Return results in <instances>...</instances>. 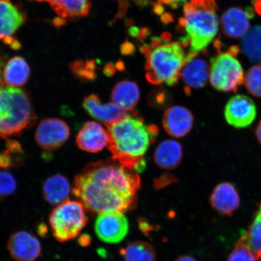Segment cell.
Wrapping results in <instances>:
<instances>
[{
  "instance_id": "obj_33",
  "label": "cell",
  "mask_w": 261,
  "mask_h": 261,
  "mask_svg": "<svg viewBox=\"0 0 261 261\" xmlns=\"http://www.w3.org/2000/svg\"><path fill=\"white\" fill-rule=\"evenodd\" d=\"M190 0H158L160 5H165L172 9H177L179 6L184 5Z\"/></svg>"
},
{
  "instance_id": "obj_21",
  "label": "cell",
  "mask_w": 261,
  "mask_h": 261,
  "mask_svg": "<svg viewBox=\"0 0 261 261\" xmlns=\"http://www.w3.org/2000/svg\"><path fill=\"white\" fill-rule=\"evenodd\" d=\"M140 91L138 85L130 81H123L116 85L112 90V99L126 112H132L139 102Z\"/></svg>"
},
{
  "instance_id": "obj_3",
  "label": "cell",
  "mask_w": 261,
  "mask_h": 261,
  "mask_svg": "<svg viewBox=\"0 0 261 261\" xmlns=\"http://www.w3.org/2000/svg\"><path fill=\"white\" fill-rule=\"evenodd\" d=\"M169 34L152 38L150 44L143 45L146 58L145 76L149 83L175 86L181 77L188 54L179 42H169Z\"/></svg>"
},
{
  "instance_id": "obj_26",
  "label": "cell",
  "mask_w": 261,
  "mask_h": 261,
  "mask_svg": "<svg viewBox=\"0 0 261 261\" xmlns=\"http://www.w3.org/2000/svg\"><path fill=\"white\" fill-rule=\"evenodd\" d=\"M242 48L250 60L261 62V25L250 29L244 36Z\"/></svg>"
},
{
  "instance_id": "obj_5",
  "label": "cell",
  "mask_w": 261,
  "mask_h": 261,
  "mask_svg": "<svg viewBox=\"0 0 261 261\" xmlns=\"http://www.w3.org/2000/svg\"><path fill=\"white\" fill-rule=\"evenodd\" d=\"M36 120L30 98L23 90L0 87V139L20 135L34 125Z\"/></svg>"
},
{
  "instance_id": "obj_8",
  "label": "cell",
  "mask_w": 261,
  "mask_h": 261,
  "mask_svg": "<svg viewBox=\"0 0 261 261\" xmlns=\"http://www.w3.org/2000/svg\"><path fill=\"white\" fill-rule=\"evenodd\" d=\"M128 221L121 212H109L98 215L94 230L99 239L104 243L117 244L128 234Z\"/></svg>"
},
{
  "instance_id": "obj_29",
  "label": "cell",
  "mask_w": 261,
  "mask_h": 261,
  "mask_svg": "<svg viewBox=\"0 0 261 261\" xmlns=\"http://www.w3.org/2000/svg\"><path fill=\"white\" fill-rule=\"evenodd\" d=\"M72 69L74 73L82 79L93 80L96 76V65L93 61L75 63L72 66Z\"/></svg>"
},
{
  "instance_id": "obj_14",
  "label": "cell",
  "mask_w": 261,
  "mask_h": 261,
  "mask_svg": "<svg viewBox=\"0 0 261 261\" xmlns=\"http://www.w3.org/2000/svg\"><path fill=\"white\" fill-rule=\"evenodd\" d=\"M194 116L187 108L174 106L165 111L163 126L168 135L180 138L191 132L193 127Z\"/></svg>"
},
{
  "instance_id": "obj_19",
  "label": "cell",
  "mask_w": 261,
  "mask_h": 261,
  "mask_svg": "<svg viewBox=\"0 0 261 261\" xmlns=\"http://www.w3.org/2000/svg\"><path fill=\"white\" fill-rule=\"evenodd\" d=\"M182 158V148L180 143L173 140H166L160 143L154 154L156 164L164 169L177 168Z\"/></svg>"
},
{
  "instance_id": "obj_7",
  "label": "cell",
  "mask_w": 261,
  "mask_h": 261,
  "mask_svg": "<svg viewBox=\"0 0 261 261\" xmlns=\"http://www.w3.org/2000/svg\"><path fill=\"white\" fill-rule=\"evenodd\" d=\"M239 48L232 47L211 59L210 82L215 89L236 93L244 83L243 68L237 58Z\"/></svg>"
},
{
  "instance_id": "obj_16",
  "label": "cell",
  "mask_w": 261,
  "mask_h": 261,
  "mask_svg": "<svg viewBox=\"0 0 261 261\" xmlns=\"http://www.w3.org/2000/svg\"><path fill=\"white\" fill-rule=\"evenodd\" d=\"M210 203L218 213L231 216L240 206V197L233 184L223 182L215 188L211 196Z\"/></svg>"
},
{
  "instance_id": "obj_23",
  "label": "cell",
  "mask_w": 261,
  "mask_h": 261,
  "mask_svg": "<svg viewBox=\"0 0 261 261\" xmlns=\"http://www.w3.org/2000/svg\"><path fill=\"white\" fill-rule=\"evenodd\" d=\"M46 2L57 14L63 18L83 17L89 14V0H35Z\"/></svg>"
},
{
  "instance_id": "obj_13",
  "label": "cell",
  "mask_w": 261,
  "mask_h": 261,
  "mask_svg": "<svg viewBox=\"0 0 261 261\" xmlns=\"http://www.w3.org/2000/svg\"><path fill=\"white\" fill-rule=\"evenodd\" d=\"M83 105L91 117L107 126L120 121L129 114L113 102L101 103L99 97L94 94L85 98Z\"/></svg>"
},
{
  "instance_id": "obj_15",
  "label": "cell",
  "mask_w": 261,
  "mask_h": 261,
  "mask_svg": "<svg viewBox=\"0 0 261 261\" xmlns=\"http://www.w3.org/2000/svg\"><path fill=\"white\" fill-rule=\"evenodd\" d=\"M76 140L80 149L91 153H97L109 145V132L99 123L88 122L78 133Z\"/></svg>"
},
{
  "instance_id": "obj_31",
  "label": "cell",
  "mask_w": 261,
  "mask_h": 261,
  "mask_svg": "<svg viewBox=\"0 0 261 261\" xmlns=\"http://www.w3.org/2000/svg\"><path fill=\"white\" fill-rule=\"evenodd\" d=\"M11 154L8 150L0 152V169H8L14 165Z\"/></svg>"
},
{
  "instance_id": "obj_27",
  "label": "cell",
  "mask_w": 261,
  "mask_h": 261,
  "mask_svg": "<svg viewBox=\"0 0 261 261\" xmlns=\"http://www.w3.org/2000/svg\"><path fill=\"white\" fill-rule=\"evenodd\" d=\"M245 86L250 94L261 97V64L254 65L245 77Z\"/></svg>"
},
{
  "instance_id": "obj_6",
  "label": "cell",
  "mask_w": 261,
  "mask_h": 261,
  "mask_svg": "<svg viewBox=\"0 0 261 261\" xmlns=\"http://www.w3.org/2000/svg\"><path fill=\"white\" fill-rule=\"evenodd\" d=\"M86 208L77 200H66L51 212L49 223L54 236L64 243L77 237L89 221Z\"/></svg>"
},
{
  "instance_id": "obj_10",
  "label": "cell",
  "mask_w": 261,
  "mask_h": 261,
  "mask_svg": "<svg viewBox=\"0 0 261 261\" xmlns=\"http://www.w3.org/2000/svg\"><path fill=\"white\" fill-rule=\"evenodd\" d=\"M256 114V107L253 100L243 94L231 97L224 110L226 121L237 128L250 126L255 119Z\"/></svg>"
},
{
  "instance_id": "obj_11",
  "label": "cell",
  "mask_w": 261,
  "mask_h": 261,
  "mask_svg": "<svg viewBox=\"0 0 261 261\" xmlns=\"http://www.w3.org/2000/svg\"><path fill=\"white\" fill-rule=\"evenodd\" d=\"M8 250L16 261H35L41 254L40 241L25 231L12 234L8 241Z\"/></svg>"
},
{
  "instance_id": "obj_9",
  "label": "cell",
  "mask_w": 261,
  "mask_h": 261,
  "mask_svg": "<svg viewBox=\"0 0 261 261\" xmlns=\"http://www.w3.org/2000/svg\"><path fill=\"white\" fill-rule=\"evenodd\" d=\"M70 134L69 126L64 120L47 118L39 124L36 130L35 140L42 149L53 151L64 144Z\"/></svg>"
},
{
  "instance_id": "obj_28",
  "label": "cell",
  "mask_w": 261,
  "mask_h": 261,
  "mask_svg": "<svg viewBox=\"0 0 261 261\" xmlns=\"http://www.w3.org/2000/svg\"><path fill=\"white\" fill-rule=\"evenodd\" d=\"M17 184L14 176L7 171H0V199L14 194Z\"/></svg>"
},
{
  "instance_id": "obj_20",
  "label": "cell",
  "mask_w": 261,
  "mask_h": 261,
  "mask_svg": "<svg viewBox=\"0 0 261 261\" xmlns=\"http://www.w3.org/2000/svg\"><path fill=\"white\" fill-rule=\"evenodd\" d=\"M70 191V184L67 178L58 174L48 177L42 187L45 200L52 205L60 204L67 200Z\"/></svg>"
},
{
  "instance_id": "obj_30",
  "label": "cell",
  "mask_w": 261,
  "mask_h": 261,
  "mask_svg": "<svg viewBox=\"0 0 261 261\" xmlns=\"http://www.w3.org/2000/svg\"><path fill=\"white\" fill-rule=\"evenodd\" d=\"M252 251L246 245L238 242L236 249L228 257L227 261H256Z\"/></svg>"
},
{
  "instance_id": "obj_24",
  "label": "cell",
  "mask_w": 261,
  "mask_h": 261,
  "mask_svg": "<svg viewBox=\"0 0 261 261\" xmlns=\"http://www.w3.org/2000/svg\"><path fill=\"white\" fill-rule=\"evenodd\" d=\"M238 242L252 251L257 260H261V201L249 230L243 234Z\"/></svg>"
},
{
  "instance_id": "obj_25",
  "label": "cell",
  "mask_w": 261,
  "mask_h": 261,
  "mask_svg": "<svg viewBox=\"0 0 261 261\" xmlns=\"http://www.w3.org/2000/svg\"><path fill=\"white\" fill-rule=\"evenodd\" d=\"M120 254L125 261H155L156 254L151 245L135 241L120 250Z\"/></svg>"
},
{
  "instance_id": "obj_38",
  "label": "cell",
  "mask_w": 261,
  "mask_h": 261,
  "mask_svg": "<svg viewBox=\"0 0 261 261\" xmlns=\"http://www.w3.org/2000/svg\"><path fill=\"white\" fill-rule=\"evenodd\" d=\"M256 136L257 141H258L261 145V120L258 126L257 127Z\"/></svg>"
},
{
  "instance_id": "obj_2",
  "label": "cell",
  "mask_w": 261,
  "mask_h": 261,
  "mask_svg": "<svg viewBox=\"0 0 261 261\" xmlns=\"http://www.w3.org/2000/svg\"><path fill=\"white\" fill-rule=\"evenodd\" d=\"M107 128L108 148L114 161L137 172L144 170V155L158 135V127L147 125L141 117L129 114Z\"/></svg>"
},
{
  "instance_id": "obj_34",
  "label": "cell",
  "mask_w": 261,
  "mask_h": 261,
  "mask_svg": "<svg viewBox=\"0 0 261 261\" xmlns=\"http://www.w3.org/2000/svg\"><path fill=\"white\" fill-rule=\"evenodd\" d=\"M254 9L259 15H261V0H253Z\"/></svg>"
},
{
  "instance_id": "obj_37",
  "label": "cell",
  "mask_w": 261,
  "mask_h": 261,
  "mask_svg": "<svg viewBox=\"0 0 261 261\" xmlns=\"http://www.w3.org/2000/svg\"><path fill=\"white\" fill-rule=\"evenodd\" d=\"M90 242V238L88 237L87 236L82 237L80 240V243L81 244V246H87V245L89 244Z\"/></svg>"
},
{
  "instance_id": "obj_1",
  "label": "cell",
  "mask_w": 261,
  "mask_h": 261,
  "mask_svg": "<svg viewBox=\"0 0 261 261\" xmlns=\"http://www.w3.org/2000/svg\"><path fill=\"white\" fill-rule=\"evenodd\" d=\"M140 188L137 172L113 160L88 165L75 177L72 192L91 214L123 213L135 204Z\"/></svg>"
},
{
  "instance_id": "obj_12",
  "label": "cell",
  "mask_w": 261,
  "mask_h": 261,
  "mask_svg": "<svg viewBox=\"0 0 261 261\" xmlns=\"http://www.w3.org/2000/svg\"><path fill=\"white\" fill-rule=\"evenodd\" d=\"M199 54H188L187 63L184 65L181 77L186 86V92L191 89H199L207 84L210 77V65Z\"/></svg>"
},
{
  "instance_id": "obj_36",
  "label": "cell",
  "mask_w": 261,
  "mask_h": 261,
  "mask_svg": "<svg viewBox=\"0 0 261 261\" xmlns=\"http://www.w3.org/2000/svg\"><path fill=\"white\" fill-rule=\"evenodd\" d=\"M3 61L1 58H0V87L5 86L3 81V71L2 68L3 67Z\"/></svg>"
},
{
  "instance_id": "obj_22",
  "label": "cell",
  "mask_w": 261,
  "mask_h": 261,
  "mask_svg": "<svg viewBox=\"0 0 261 261\" xmlns=\"http://www.w3.org/2000/svg\"><path fill=\"white\" fill-rule=\"evenodd\" d=\"M30 67L24 58H12L3 71V81L8 86L19 87L27 83L30 76Z\"/></svg>"
},
{
  "instance_id": "obj_32",
  "label": "cell",
  "mask_w": 261,
  "mask_h": 261,
  "mask_svg": "<svg viewBox=\"0 0 261 261\" xmlns=\"http://www.w3.org/2000/svg\"><path fill=\"white\" fill-rule=\"evenodd\" d=\"M6 150L12 154H19L22 153V149L19 143L14 140H8L6 144Z\"/></svg>"
},
{
  "instance_id": "obj_4",
  "label": "cell",
  "mask_w": 261,
  "mask_h": 261,
  "mask_svg": "<svg viewBox=\"0 0 261 261\" xmlns=\"http://www.w3.org/2000/svg\"><path fill=\"white\" fill-rule=\"evenodd\" d=\"M217 9L215 0H190L184 5L179 27L185 35L179 42L184 48H189L188 54L205 50L216 37L219 27Z\"/></svg>"
},
{
  "instance_id": "obj_18",
  "label": "cell",
  "mask_w": 261,
  "mask_h": 261,
  "mask_svg": "<svg viewBox=\"0 0 261 261\" xmlns=\"http://www.w3.org/2000/svg\"><path fill=\"white\" fill-rule=\"evenodd\" d=\"M24 21V15L11 0H0V40L11 38Z\"/></svg>"
},
{
  "instance_id": "obj_35",
  "label": "cell",
  "mask_w": 261,
  "mask_h": 261,
  "mask_svg": "<svg viewBox=\"0 0 261 261\" xmlns=\"http://www.w3.org/2000/svg\"><path fill=\"white\" fill-rule=\"evenodd\" d=\"M174 261H198L194 257L189 255H184L177 257Z\"/></svg>"
},
{
  "instance_id": "obj_17",
  "label": "cell",
  "mask_w": 261,
  "mask_h": 261,
  "mask_svg": "<svg viewBox=\"0 0 261 261\" xmlns=\"http://www.w3.org/2000/svg\"><path fill=\"white\" fill-rule=\"evenodd\" d=\"M253 15L252 10L240 8L228 9L221 18L224 34L231 38L243 37L250 30V19Z\"/></svg>"
}]
</instances>
